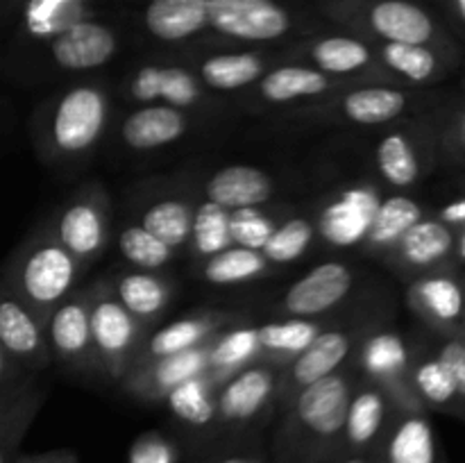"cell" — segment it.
<instances>
[{
	"mask_svg": "<svg viewBox=\"0 0 465 463\" xmlns=\"http://www.w3.org/2000/svg\"><path fill=\"white\" fill-rule=\"evenodd\" d=\"M436 357L443 361V366L452 375L459 393V402H465V340L459 339V336L445 339L439 345V350H436Z\"/></svg>",
	"mask_w": 465,
	"mask_h": 463,
	"instance_id": "47",
	"label": "cell"
},
{
	"mask_svg": "<svg viewBox=\"0 0 465 463\" xmlns=\"http://www.w3.org/2000/svg\"><path fill=\"white\" fill-rule=\"evenodd\" d=\"M86 268L39 225L5 261L0 281L14 291L41 320L71 293H75Z\"/></svg>",
	"mask_w": 465,
	"mask_h": 463,
	"instance_id": "3",
	"label": "cell"
},
{
	"mask_svg": "<svg viewBox=\"0 0 465 463\" xmlns=\"http://www.w3.org/2000/svg\"><path fill=\"white\" fill-rule=\"evenodd\" d=\"M198 204L184 195H166L157 198L139 213V225L145 227L153 236H157L168 248L182 252L189 248L193 216Z\"/></svg>",
	"mask_w": 465,
	"mask_h": 463,
	"instance_id": "37",
	"label": "cell"
},
{
	"mask_svg": "<svg viewBox=\"0 0 465 463\" xmlns=\"http://www.w3.org/2000/svg\"><path fill=\"white\" fill-rule=\"evenodd\" d=\"M393 413L395 404L391 402L389 395L377 384L359 377L350 395L348 411H345L341 449L371 457L380 445Z\"/></svg>",
	"mask_w": 465,
	"mask_h": 463,
	"instance_id": "21",
	"label": "cell"
},
{
	"mask_svg": "<svg viewBox=\"0 0 465 463\" xmlns=\"http://www.w3.org/2000/svg\"><path fill=\"white\" fill-rule=\"evenodd\" d=\"M116 250L136 271L162 272L177 257L175 250L162 243L139 222H127L116 232Z\"/></svg>",
	"mask_w": 465,
	"mask_h": 463,
	"instance_id": "41",
	"label": "cell"
},
{
	"mask_svg": "<svg viewBox=\"0 0 465 463\" xmlns=\"http://www.w3.org/2000/svg\"><path fill=\"white\" fill-rule=\"evenodd\" d=\"M436 218H439V221H443L445 225L452 227V230L454 227H465V198L445 204Z\"/></svg>",
	"mask_w": 465,
	"mask_h": 463,
	"instance_id": "50",
	"label": "cell"
},
{
	"mask_svg": "<svg viewBox=\"0 0 465 463\" xmlns=\"http://www.w3.org/2000/svg\"><path fill=\"white\" fill-rule=\"evenodd\" d=\"M409 302L436 327L459 325L465 316V289L448 272L418 275L409 284Z\"/></svg>",
	"mask_w": 465,
	"mask_h": 463,
	"instance_id": "31",
	"label": "cell"
},
{
	"mask_svg": "<svg viewBox=\"0 0 465 463\" xmlns=\"http://www.w3.org/2000/svg\"><path fill=\"white\" fill-rule=\"evenodd\" d=\"M413 95L395 84L359 82L322 100L330 118L354 127H381L395 123L411 109Z\"/></svg>",
	"mask_w": 465,
	"mask_h": 463,
	"instance_id": "15",
	"label": "cell"
},
{
	"mask_svg": "<svg viewBox=\"0 0 465 463\" xmlns=\"http://www.w3.org/2000/svg\"><path fill=\"white\" fill-rule=\"evenodd\" d=\"M289 57L343 82H368L386 75L377 62L375 45L357 34L313 36L291 50Z\"/></svg>",
	"mask_w": 465,
	"mask_h": 463,
	"instance_id": "14",
	"label": "cell"
},
{
	"mask_svg": "<svg viewBox=\"0 0 465 463\" xmlns=\"http://www.w3.org/2000/svg\"><path fill=\"white\" fill-rule=\"evenodd\" d=\"M357 289V271L350 263L331 259L313 266L286 289L275 311L286 318H325L339 309Z\"/></svg>",
	"mask_w": 465,
	"mask_h": 463,
	"instance_id": "13",
	"label": "cell"
},
{
	"mask_svg": "<svg viewBox=\"0 0 465 463\" xmlns=\"http://www.w3.org/2000/svg\"><path fill=\"white\" fill-rule=\"evenodd\" d=\"M30 377H36V375H30ZM30 377H25V379H23L21 384L14 386V389H9V390H5V393H0V427L5 425V420H7V416H9V411H12L14 402H16L18 393H21V389H23V386H25V381L30 379Z\"/></svg>",
	"mask_w": 465,
	"mask_h": 463,
	"instance_id": "51",
	"label": "cell"
},
{
	"mask_svg": "<svg viewBox=\"0 0 465 463\" xmlns=\"http://www.w3.org/2000/svg\"><path fill=\"white\" fill-rule=\"evenodd\" d=\"M359 379L354 366L313 381L295 395L275 418L271 454L272 463H325L341 449L345 411Z\"/></svg>",
	"mask_w": 465,
	"mask_h": 463,
	"instance_id": "1",
	"label": "cell"
},
{
	"mask_svg": "<svg viewBox=\"0 0 465 463\" xmlns=\"http://www.w3.org/2000/svg\"><path fill=\"white\" fill-rule=\"evenodd\" d=\"M44 402L45 389L36 384L35 377H30L18 393L7 420L0 427V463H12L16 458L18 448H21L23 438H25L27 429L32 427Z\"/></svg>",
	"mask_w": 465,
	"mask_h": 463,
	"instance_id": "40",
	"label": "cell"
},
{
	"mask_svg": "<svg viewBox=\"0 0 465 463\" xmlns=\"http://www.w3.org/2000/svg\"><path fill=\"white\" fill-rule=\"evenodd\" d=\"M371 327L375 325L368 322L363 327H325L293 361L286 363L280 372L277 416L293 402L300 390L348 366L352 361L359 340Z\"/></svg>",
	"mask_w": 465,
	"mask_h": 463,
	"instance_id": "9",
	"label": "cell"
},
{
	"mask_svg": "<svg viewBox=\"0 0 465 463\" xmlns=\"http://www.w3.org/2000/svg\"><path fill=\"white\" fill-rule=\"evenodd\" d=\"M411 386L418 399L434 409H454L459 404L457 386L452 375L436 354L418 357L411 361Z\"/></svg>",
	"mask_w": 465,
	"mask_h": 463,
	"instance_id": "44",
	"label": "cell"
},
{
	"mask_svg": "<svg viewBox=\"0 0 465 463\" xmlns=\"http://www.w3.org/2000/svg\"><path fill=\"white\" fill-rule=\"evenodd\" d=\"M454 248H457V234L452 227L439 218L425 216L409 227L386 261L404 271L427 275V272H439L440 266L452 257Z\"/></svg>",
	"mask_w": 465,
	"mask_h": 463,
	"instance_id": "29",
	"label": "cell"
},
{
	"mask_svg": "<svg viewBox=\"0 0 465 463\" xmlns=\"http://www.w3.org/2000/svg\"><path fill=\"white\" fill-rule=\"evenodd\" d=\"M0 345L27 375H39L53 366L44 320L3 281H0Z\"/></svg>",
	"mask_w": 465,
	"mask_h": 463,
	"instance_id": "17",
	"label": "cell"
},
{
	"mask_svg": "<svg viewBox=\"0 0 465 463\" xmlns=\"http://www.w3.org/2000/svg\"><path fill=\"white\" fill-rule=\"evenodd\" d=\"M271 62L263 50H223V53H207L193 59L191 68L198 80L203 82L209 94H236L257 84Z\"/></svg>",
	"mask_w": 465,
	"mask_h": 463,
	"instance_id": "26",
	"label": "cell"
},
{
	"mask_svg": "<svg viewBox=\"0 0 465 463\" xmlns=\"http://www.w3.org/2000/svg\"><path fill=\"white\" fill-rule=\"evenodd\" d=\"M372 45H375L381 71L409 84H431L443 73V59L436 45L381 44V41H375Z\"/></svg>",
	"mask_w": 465,
	"mask_h": 463,
	"instance_id": "36",
	"label": "cell"
},
{
	"mask_svg": "<svg viewBox=\"0 0 465 463\" xmlns=\"http://www.w3.org/2000/svg\"><path fill=\"white\" fill-rule=\"evenodd\" d=\"M112 94L100 82H75L54 94L35 118V143L48 162H82L103 143Z\"/></svg>",
	"mask_w": 465,
	"mask_h": 463,
	"instance_id": "2",
	"label": "cell"
},
{
	"mask_svg": "<svg viewBox=\"0 0 465 463\" xmlns=\"http://www.w3.org/2000/svg\"><path fill=\"white\" fill-rule=\"evenodd\" d=\"M259 359H262V348H259L257 325H250L248 320L234 322L209 340L204 375L212 379L213 386H221L223 381L248 368L250 363H257Z\"/></svg>",
	"mask_w": 465,
	"mask_h": 463,
	"instance_id": "33",
	"label": "cell"
},
{
	"mask_svg": "<svg viewBox=\"0 0 465 463\" xmlns=\"http://www.w3.org/2000/svg\"><path fill=\"white\" fill-rule=\"evenodd\" d=\"M275 177L248 163L223 166L204 180V200L227 212L263 207L275 198Z\"/></svg>",
	"mask_w": 465,
	"mask_h": 463,
	"instance_id": "27",
	"label": "cell"
},
{
	"mask_svg": "<svg viewBox=\"0 0 465 463\" xmlns=\"http://www.w3.org/2000/svg\"><path fill=\"white\" fill-rule=\"evenodd\" d=\"M454 252H457L459 259L465 263V227H461V234L457 236V248H454Z\"/></svg>",
	"mask_w": 465,
	"mask_h": 463,
	"instance_id": "53",
	"label": "cell"
},
{
	"mask_svg": "<svg viewBox=\"0 0 465 463\" xmlns=\"http://www.w3.org/2000/svg\"><path fill=\"white\" fill-rule=\"evenodd\" d=\"M316 222L309 216H289L280 221L268 236L262 254L268 259L271 266H289L304 257L316 239Z\"/></svg>",
	"mask_w": 465,
	"mask_h": 463,
	"instance_id": "42",
	"label": "cell"
},
{
	"mask_svg": "<svg viewBox=\"0 0 465 463\" xmlns=\"http://www.w3.org/2000/svg\"><path fill=\"white\" fill-rule=\"evenodd\" d=\"M350 84H359V82L336 80L309 64L291 59V62L268 68L266 75L254 84V91L263 104L284 107V104L307 103V100H325Z\"/></svg>",
	"mask_w": 465,
	"mask_h": 463,
	"instance_id": "22",
	"label": "cell"
},
{
	"mask_svg": "<svg viewBox=\"0 0 465 463\" xmlns=\"http://www.w3.org/2000/svg\"><path fill=\"white\" fill-rule=\"evenodd\" d=\"M27 375L25 370H23L21 366H18L16 361H14L12 357H9L7 352H5V348L0 345V393H5V390L14 389L16 384H21Z\"/></svg>",
	"mask_w": 465,
	"mask_h": 463,
	"instance_id": "48",
	"label": "cell"
},
{
	"mask_svg": "<svg viewBox=\"0 0 465 463\" xmlns=\"http://www.w3.org/2000/svg\"><path fill=\"white\" fill-rule=\"evenodd\" d=\"M375 166L381 180L398 191L411 189L422 177V153L407 130H391L377 141Z\"/></svg>",
	"mask_w": 465,
	"mask_h": 463,
	"instance_id": "34",
	"label": "cell"
},
{
	"mask_svg": "<svg viewBox=\"0 0 465 463\" xmlns=\"http://www.w3.org/2000/svg\"><path fill=\"white\" fill-rule=\"evenodd\" d=\"M44 225L82 266H94L112 241V204L107 191L98 182L82 184Z\"/></svg>",
	"mask_w": 465,
	"mask_h": 463,
	"instance_id": "7",
	"label": "cell"
},
{
	"mask_svg": "<svg viewBox=\"0 0 465 463\" xmlns=\"http://www.w3.org/2000/svg\"><path fill=\"white\" fill-rule=\"evenodd\" d=\"M295 25V14L277 0H209V30L236 44H275Z\"/></svg>",
	"mask_w": 465,
	"mask_h": 463,
	"instance_id": "10",
	"label": "cell"
},
{
	"mask_svg": "<svg viewBox=\"0 0 465 463\" xmlns=\"http://www.w3.org/2000/svg\"><path fill=\"white\" fill-rule=\"evenodd\" d=\"M125 94L136 104H171L193 113L212 104L195 71L177 62L139 64L125 80Z\"/></svg>",
	"mask_w": 465,
	"mask_h": 463,
	"instance_id": "11",
	"label": "cell"
},
{
	"mask_svg": "<svg viewBox=\"0 0 465 463\" xmlns=\"http://www.w3.org/2000/svg\"><path fill=\"white\" fill-rule=\"evenodd\" d=\"M277 221L262 207L252 209H239L232 212L230 216V230H232V243L243 245L250 250H262L266 245L268 236L275 230Z\"/></svg>",
	"mask_w": 465,
	"mask_h": 463,
	"instance_id": "45",
	"label": "cell"
},
{
	"mask_svg": "<svg viewBox=\"0 0 465 463\" xmlns=\"http://www.w3.org/2000/svg\"><path fill=\"white\" fill-rule=\"evenodd\" d=\"M459 141H461V145L465 148V113L461 116V121H459Z\"/></svg>",
	"mask_w": 465,
	"mask_h": 463,
	"instance_id": "55",
	"label": "cell"
},
{
	"mask_svg": "<svg viewBox=\"0 0 465 463\" xmlns=\"http://www.w3.org/2000/svg\"><path fill=\"white\" fill-rule=\"evenodd\" d=\"M86 293H89L91 339H94L98 372L112 381H123L134 366L141 343L150 330H145L123 307L121 300L109 289L107 280L89 284Z\"/></svg>",
	"mask_w": 465,
	"mask_h": 463,
	"instance_id": "6",
	"label": "cell"
},
{
	"mask_svg": "<svg viewBox=\"0 0 465 463\" xmlns=\"http://www.w3.org/2000/svg\"><path fill=\"white\" fill-rule=\"evenodd\" d=\"M282 368L250 363L216 390V440H262L275 422ZM212 443V445H213Z\"/></svg>",
	"mask_w": 465,
	"mask_h": 463,
	"instance_id": "4",
	"label": "cell"
},
{
	"mask_svg": "<svg viewBox=\"0 0 465 463\" xmlns=\"http://www.w3.org/2000/svg\"><path fill=\"white\" fill-rule=\"evenodd\" d=\"M195 116L171 104H139L118 125V139L132 153H153L184 139Z\"/></svg>",
	"mask_w": 465,
	"mask_h": 463,
	"instance_id": "20",
	"label": "cell"
},
{
	"mask_svg": "<svg viewBox=\"0 0 465 463\" xmlns=\"http://www.w3.org/2000/svg\"><path fill=\"white\" fill-rule=\"evenodd\" d=\"M325 12L331 21L372 44L436 45L439 41L434 16L413 0H327Z\"/></svg>",
	"mask_w": 465,
	"mask_h": 463,
	"instance_id": "5",
	"label": "cell"
},
{
	"mask_svg": "<svg viewBox=\"0 0 465 463\" xmlns=\"http://www.w3.org/2000/svg\"><path fill=\"white\" fill-rule=\"evenodd\" d=\"M241 320H245V318L239 316V313L218 311L216 309V311L186 313V316L175 318V320L166 322V325L153 327L143 339V343H141L139 354H136L134 366L130 368V372L141 366H148V363L157 361V359L200 348V345L209 343L218 331Z\"/></svg>",
	"mask_w": 465,
	"mask_h": 463,
	"instance_id": "19",
	"label": "cell"
},
{
	"mask_svg": "<svg viewBox=\"0 0 465 463\" xmlns=\"http://www.w3.org/2000/svg\"><path fill=\"white\" fill-rule=\"evenodd\" d=\"M372 463H440L436 431L425 411H400L395 409Z\"/></svg>",
	"mask_w": 465,
	"mask_h": 463,
	"instance_id": "24",
	"label": "cell"
},
{
	"mask_svg": "<svg viewBox=\"0 0 465 463\" xmlns=\"http://www.w3.org/2000/svg\"><path fill=\"white\" fill-rule=\"evenodd\" d=\"M50 62L66 73H86L103 68L121 53V34L116 27L98 18H84L45 44Z\"/></svg>",
	"mask_w": 465,
	"mask_h": 463,
	"instance_id": "18",
	"label": "cell"
},
{
	"mask_svg": "<svg viewBox=\"0 0 465 463\" xmlns=\"http://www.w3.org/2000/svg\"><path fill=\"white\" fill-rule=\"evenodd\" d=\"M7 3H18V5H23V3H27V0H7Z\"/></svg>",
	"mask_w": 465,
	"mask_h": 463,
	"instance_id": "56",
	"label": "cell"
},
{
	"mask_svg": "<svg viewBox=\"0 0 465 463\" xmlns=\"http://www.w3.org/2000/svg\"><path fill=\"white\" fill-rule=\"evenodd\" d=\"M198 268L200 277L209 286H243L266 277L272 266L263 257L262 250L230 245V248L203 259Z\"/></svg>",
	"mask_w": 465,
	"mask_h": 463,
	"instance_id": "38",
	"label": "cell"
},
{
	"mask_svg": "<svg viewBox=\"0 0 465 463\" xmlns=\"http://www.w3.org/2000/svg\"><path fill=\"white\" fill-rule=\"evenodd\" d=\"M420 218H425V209L411 195L402 193V191L386 195V198L381 195L371 230L361 243L363 254L389 259L400 239L409 232V227L416 225Z\"/></svg>",
	"mask_w": 465,
	"mask_h": 463,
	"instance_id": "32",
	"label": "cell"
},
{
	"mask_svg": "<svg viewBox=\"0 0 465 463\" xmlns=\"http://www.w3.org/2000/svg\"><path fill=\"white\" fill-rule=\"evenodd\" d=\"M325 325L321 318H277L257 325L259 331V348H262V359L259 361L272 363L277 368H284L286 363L293 361L321 331Z\"/></svg>",
	"mask_w": 465,
	"mask_h": 463,
	"instance_id": "35",
	"label": "cell"
},
{
	"mask_svg": "<svg viewBox=\"0 0 465 463\" xmlns=\"http://www.w3.org/2000/svg\"><path fill=\"white\" fill-rule=\"evenodd\" d=\"M216 390L207 375H198L182 381L163 399L193 454L216 440Z\"/></svg>",
	"mask_w": 465,
	"mask_h": 463,
	"instance_id": "23",
	"label": "cell"
},
{
	"mask_svg": "<svg viewBox=\"0 0 465 463\" xmlns=\"http://www.w3.org/2000/svg\"><path fill=\"white\" fill-rule=\"evenodd\" d=\"M141 21L159 44H186L209 30V0H148Z\"/></svg>",
	"mask_w": 465,
	"mask_h": 463,
	"instance_id": "30",
	"label": "cell"
},
{
	"mask_svg": "<svg viewBox=\"0 0 465 463\" xmlns=\"http://www.w3.org/2000/svg\"><path fill=\"white\" fill-rule=\"evenodd\" d=\"M109 289L114 291L123 307L145 327L153 330L159 318L171 309L175 300V284L171 277L154 271H121L109 277Z\"/></svg>",
	"mask_w": 465,
	"mask_h": 463,
	"instance_id": "28",
	"label": "cell"
},
{
	"mask_svg": "<svg viewBox=\"0 0 465 463\" xmlns=\"http://www.w3.org/2000/svg\"><path fill=\"white\" fill-rule=\"evenodd\" d=\"M230 216L232 212L209 202V200L198 202L193 216V230H191V241L186 250H191V254L203 261V259L234 245L232 243Z\"/></svg>",
	"mask_w": 465,
	"mask_h": 463,
	"instance_id": "43",
	"label": "cell"
},
{
	"mask_svg": "<svg viewBox=\"0 0 465 463\" xmlns=\"http://www.w3.org/2000/svg\"><path fill=\"white\" fill-rule=\"evenodd\" d=\"M44 325L53 363L62 366L66 372H77V375L98 372L94 339H91L86 289H77L62 304H57L48 313Z\"/></svg>",
	"mask_w": 465,
	"mask_h": 463,
	"instance_id": "12",
	"label": "cell"
},
{
	"mask_svg": "<svg viewBox=\"0 0 465 463\" xmlns=\"http://www.w3.org/2000/svg\"><path fill=\"white\" fill-rule=\"evenodd\" d=\"M381 193L372 184H354L322 202L313 218L316 234L334 248H361Z\"/></svg>",
	"mask_w": 465,
	"mask_h": 463,
	"instance_id": "16",
	"label": "cell"
},
{
	"mask_svg": "<svg viewBox=\"0 0 465 463\" xmlns=\"http://www.w3.org/2000/svg\"><path fill=\"white\" fill-rule=\"evenodd\" d=\"M12 463H80V457L73 449H53V452L41 454H23Z\"/></svg>",
	"mask_w": 465,
	"mask_h": 463,
	"instance_id": "49",
	"label": "cell"
},
{
	"mask_svg": "<svg viewBox=\"0 0 465 463\" xmlns=\"http://www.w3.org/2000/svg\"><path fill=\"white\" fill-rule=\"evenodd\" d=\"M195 463H272L259 440H221L195 452Z\"/></svg>",
	"mask_w": 465,
	"mask_h": 463,
	"instance_id": "46",
	"label": "cell"
},
{
	"mask_svg": "<svg viewBox=\"0 0 465 463\" xmlns=\"http://www.w3.org/2000/svg\"><path fill=\"white\" fill-rule=\"evenodd\" d=\"M411 350L402 334L389 327H371L354 350V370L380 386L400 411H425L411 386Z\"/></svg>",
	"mask_w": 465,
	"mask_h": 463,
	"instance_id": "8",
	"label": "cell"
},
{
	"mask_svg": "<svg viewBox=\"0 0 465 463\" xmlns=\"http://www.w3.org/2000/svg\"><path fill=\"white\" fill-rule=\"evenodd\" d=\"M450 3H452L454 14H457V16L461 18V23L465 25V0H450Z\"/></svg>",
	"mask_w": 465,
	"mask_h": 463,
	"instance_id": "54",
	"label": "cell"
},
{
	"mask_svg": "<svg viewBox=\"0 0 465 463\" xmlns=\"http://www.w3.org/2000/svg\"><path fill=\"white\" fill-rule=\"evenodd\" d=\"M325 463H372L371 457L366 454H357V452H348V449H339L334 457L327 458Z\"/></svg>",
	"mask_w": 465,
	"mask_h": 463,
	"instance_id": "52",
	"label": "cell"
},
{
	"mask_svg": "<svg viewBox=\"0 0 465 463\" xmlns=\"http://www.w3.org/2000/svg\"><path fill=\"white\" fill-rule=\"evenodd\" d=\"M91 0H27L23 3V32L48 44L54 34L77 21L91 18Z\"/></svg>",
	"mask_w": 465,
	"mask_h": 463,
	"instance_id": "39",
	"label": "cell"
},
{
	"mask_svg": "<svg viewBox=\"0 0 465 463\" xmlns=\"http://www.w3.org/2000/svg\"><path fill=\"white\" fill-rule=\"evenodd\" d=\"M207 357L209 343H204L200 348L186 350V352L180 354H171V357H163L148 363V366L136 368V370L127 372L121 384L132 398L141 399V402H163L166 395L173 389H177L182 381L204 375V370H207Z\"/></svg>",
	"mask_w": 465,
	"mask_h": 463,
	"instance_id": "25",
	"label": "cell"
}]
</instances>
